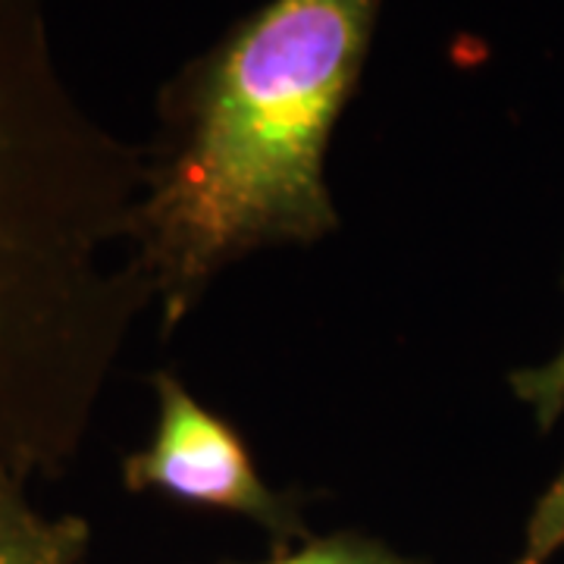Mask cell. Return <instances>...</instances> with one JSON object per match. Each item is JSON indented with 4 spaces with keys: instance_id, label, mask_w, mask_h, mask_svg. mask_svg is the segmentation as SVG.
Listing matches in <instances>:
<instances>
[{
    "instance_id": "cell-1",
    "label": "cell",
    "mask_w": 564,
    "mask_h": 564,
    "mask_svg": "<svg viewBox=\"0 0 564 564\" xmlns=\"http://www.w3.org/2000/svg\"><path fill=\"white\" fill-rule=\"evenodd\" d=\"M144 154L63 76L41 0H0V477L57 480L154 307Z\"/></svg>"
},
{
    "instance_id": "cell-2",
    "label": "cell",
    "mask_w": 564,
    "mask_h": 564,
    "mask_svg": "<svg viewBox=\"0 0 564 564\" xmlns=\"http://www.w3.org/2000/svg\"><path fill=\"white\" fill-rule=\"evenodd\" d=\"M383 0H270L163 101L144 158L141 261L163 333L229 263L339 229L326 154L355 95Z\"/></svg>"
},
{
    "instance_id": "cell-3",
    "label": "cell",
    "mask_w": 564,
    "mask_h": 564,
    "mask_svg": "<svg viewBox=\"0 0 564 564\" xmlns=\"http://www.w3.org/2000/svg\"><path fill=\"white\" fill-rule=\"evenodd\" d=\"M154 392V433L122 462V486L129 492H158L188 508L236 514L261 527L273 552L311 536L302 502L263 480L232 423L198 402L176 373H158Z\"/></svg>"
},
{
    "instance_id": "cell-4",
    "label": "cell",
    "mask_w": 564,
    "mask_h": 564,
    "mask_svg": "<svg viewBox=\"0 0 564 564\" xmlns=\"http://www.w3.org/2000/svg\"><path fill=\"white\" fill-rule=\"evenodd\" d=\"M91 527L79 514H44L29 484L0 477V564H85Z\"/></svg>"
},
{
    "instance_id": "cell-5",
    "label": "cell",
    "mask_w": 564,
    "mask_h": 564,
    "mask_svg": "<svg viewBox=\"0 0 564 564\" xmlns=\"http://www.w3.org/2000/svg\"><path fill=\"white\" fill-rule=\"evenodd\" d=\"M511 392L518 395V402L527 404L533 411V417L540 423V430H552L562 421L564 414V345L562 351L552 361L540 367H524L511 373ZM564 549V467L555 477V484L543 492V499L536 502V511L527 527V549L533 558L552 562Z\"/></svg>"
},
{
    "instance_id": "cell-6",
    "label": "cell",
    "mask_w": 564,
    "mask_h": 564,
    "mask_svg": "<svg viewBox=\"0 0 564 564\" xmlns=\"http://www.w3.org/2000/svg\"><path fill=\"white\" fill-rule=\"evenodd\" d=\"M229 564H423L399 555L392 545L377 536L339 530L329 536H307L304 543L273 552L263 562H229Z\"/></svg>"
},
{
    "instance_id": "cell-7",
    "label": "cell",
    "mask_w": 564,
    "mask_h": 564,
    "mask_svg": "<svg viewBox=\"0 0 564 564\" xmlns=\"http://www.w3.org/2000/svg\"><path fill=\"white\" fill-rule=\"evenodd\" d=\"M514 564H545V562H540V558H533L530 552H524V555H521V558H518Z\"/></svg>"
}]
</instances>
